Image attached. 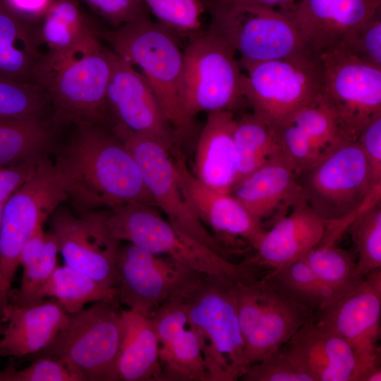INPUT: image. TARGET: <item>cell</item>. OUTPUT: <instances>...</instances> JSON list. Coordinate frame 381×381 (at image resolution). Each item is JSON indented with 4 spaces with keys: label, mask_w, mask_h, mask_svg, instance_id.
Segmentation results:
<instances>
[{
    "label": "cell",
    "mask_w": 381,
    "mask_h": 381,
    "mask_svg": "<svg viewBox=\"0 0 381 381\" xmlns=\"http://www.w3.org/2000/svg\"><path fill=\"white\" fill-rule=\"evenodd\" d=\"M264 275L280 291L314 313L339 296L315 274L303 259Z\"/></svg>",
    "instance_id": "obj_35"
},
{
    "label": "cell",
    "mask_w": 381,
    "mask_h": 381,
    "mask_svg": "<svg viewBox=\"0 0 381 381\" xmlns=\"http://www.w3.org/2000/svg\"><path fill=\"white\" fill-rule=\"evenodd\" d=\"M42 297L52 298L68 314L82 310L88 303H119L116 288L103 285L66 265L55 268L42 291Z\"/></svg>",
    "instance_id": "obj_33"
},
{
    "label": "cell",
    "mask_w": 381,
    "mask_h": 381,
    "mask_svg": "<svg viewBox=\"0 0 381 381\" xmlns=\"http://www.w3.org/2000/svg\"><path fill=\"white\" fill-rule=\"evenodd\" d=\"M92 13L116 28L149 13L144 0H80Z\"/></svg>",
    "instance_id": "obj_44"
},
{
    "label": "cell",
    "mask_w": 381,
    "mask_h": 381,
    "mask_svg": "<svg viewBox=\"0 0 381 381\" xmlns=\"http://www.w3.org/2000/svg\"><path fill=\"white\" fill-rule=\"evenodd\" d=\"M111 72L107 90L109 127L153 138L174 154L176 141L148 82L107 48Z\"/></svg>",
    "instance_id": "obj_17"
},
{
    "label": "cell",
    "mask_w": 381,
    "mask_h": 381,
    "mask_svg": "<svg viewBox=\"0 0 381 381\" xmlns=\"http://www.w3.org/2000/svg\"><path fill=\"white\" fill-rule=\"evenodd\" d=\"M61 143L52 162L57 182L77 213L130 203L157 207L139 167L108 126L80 124Z\"/></svg>",
    "instance_id": "obj_1"
},
{
    "label": "cell",
    "mask_w": 381,
    "mask_h": 381,
    "mask_svg": "<svg viewBox=\"0 0 381 381\" xmlns=\"http://www.w3.org/2000/svg\"><path fill=\"white\" fill-rule=\"evenodd\" d=\"M236 279L238 315L248 367L287 343L314 313L277 289L260 269L244 262Z\"/></svg>",
    "instance_id": "obj_7"
},
{
    "label": "cell",
    "mask_w": 381,
    "mask_h": 381,
    "mask_svg": "<svg viewBox=\"0 0 381 381\" xmlns=\"http://www.w3.org/2000/svg\"><path fill=\"white\" fill-rule=\"evenodd\" d=\"M107 222L112 235L121 242L164 255L190 270L237 278L244 272L243 263L232 262L176 229L153 206L130 203L109 209Z\"/></svg>",
    "instance_id": "obj_9"
},
{
    "label": "cell",
    "mask_w": 381,
    "mask_h": 381,
    "mask_svg": "<svg viewBox=\"0 0 381 381\" xmlns=\"http://www.w3.org/2000/svg\"><path fill=\"white\" fill-rule=\"evenodd\" d=\"M237 279L188 269L171 294L198 336L208 381H235L248 368L238 315Z\"/></svg>",
    "instance_id": "obj_2"
},
{
    "label": "cell",
    "mask_w": 381,
    "mask_h": 381,
    "mask_svg": "<svg viewBox=\"0 0 381 381\" xmlns=\"http://www.w3.org/2000/svg\"><path fill=\"white\" fill-rule=\"evenodd\" d=\"M341 49L381 69V12L362 26Z\"/></svg>",
    "instance_id": "obj_43"
},
{
    "label": "cell",
    "mask_w": 381,
    "mask_h": 381,
    "mask_svg": "<svg viewBox=\"0 0 381 381\" xmlns=\"http://www.w3.org/2000/svg\"><path fill=\"white\" fill-rule=\"evenodd\" d=\"M4 204H0V228H1V217H2V211H3V207Z\"/></svg>",
    "instance_id": "obj_51"
},
{
    "label": "cell",
    "mask_w": 381,
    "mask_h": 381,
    "mask_svg": "<svg viewBox=\"0 0 381 381\" xmlns=\"http://www.w3.org/2000/svg\"><path fill=\"white\" fill-rule=\"evenodd\" d=\"M265 226L274 224L303 199L298 178L279 154L238 181L230 190Z\"/></svg>",
    "instance_id": "obj_23"
},
{
    "label": "cell",
    "mask_w": 381,
    "mask_h": 381,
    "mask_svg": "<svg viewBox=\"0 0 381 381\" xmlns=\"http://www.w3.org/2000/svg\"><path fill=\"white\" fill-rule=\"evenodd\" d=\"M185 199L201 222L218 235L240 237L255 249L266 231L230 193L201 183L187 168L179 151L171 155Z\"/></svg>",
    "instance_id": "obj_20"
},
{
    "label": "cell",
    "mask_w": 381,
    "mask_h": 381,
    "mask_svg": "<svg viewBox=\"0 0 381 381\" xmlns=\"http://www.w3.org/2000/svg\"><path fill=\"white\" fill-rule=\"evenodd\" d=\"M204 3L211 16L209 30L239 52L241 61H267L315 54L294 20L281 10Z\"/></svg>",
    "instance_id": "obj_10"
},
{
    "label": "cell",
    "mask_w": 381,
    "mask_h": 381,
    "mask_svg": "<svg viewBox=\"0 0 381 381\" xmlns=\"http://www.w3.org/2000/svg\"><path fill=\"white\" fill-rule=\"evenodd\" d=\"M112 130L135 160L147 190L157 206L167 215L168 222L176 229L229 259L227 250L208 231L186 202L176 176L171 152L150 137L120 127Z\"/></svg>",
    "instance_id": "obj_14"
},
{
    "label": "cell",
    "mask_w": 381,
    "mask_h": 381,
    "mask_svg": "<svg viewBox=\"0 0 381 381\" xmlns=\"http://www.w3.org/2000/svg\"><path fill=\"white\" fill-rule=\"evenodd\" d=\"M345 231L341 225H329L320 241L301 258L322 282L339 295L360 280L356 276L354 248L345 249L336 245Z\"/></svg>",
    "instance_id": "obj_32"
},
{
    "label": "cell",
    "mask_w": 381,
    "mask_h": 381,
    "mask_svg": "<svg viewBox=\"0 0 381 381\" xmlns=\"http://www.w3.org/2000/svg\"><path fill=\"white\" fill-rule=\"evenodd\" d=\"M159 341L162 381H208L198 336L171 296L151 315Z\"/></svg>",
    "instance_id": "obj_21"
},
{
    "label": "cell",
    "mask_w": 381,
    "mask_h": 381,
    "mask_svg": "<svg viewBox=\"0 0 381 381\" xmlns=\"http://www.w3.org/2000/svg\"><path fill=\"white\" fill-rule=\"evenodd\" d=\"M46 92L35 83H18L0 78V119L50 118Z\"/></svg>",
    "instance_id": "obj_37"
},
{
    "label": "cell",
    "mask_w": 381,
    "mask_h": 381,
    "mask_svg": "<svg viewBox=\"0 0 381 381\" xmlns=\"http://www.w3.org/2000/svg\"><path fill=\"white\" fill-rule=\"evenodd\" d=\"M302 197L329 223L354 219L381 198V182L356 140H342L298 176Z\"/></svg>",
    "instance_id": "obj_5"
},
{
    "label": "cell",
    "mask_w": 381,
    "mask_h": 381,
    "mask_svg": "<svg viewBox=\"0 0 381 381\" xmlns=\"http://www.w3.org/2000/svg\"><path fill=\"white\" fill-rule=\"evenodd\" d=\"M381 268L361 279L314 313L313 320L341 337L356 362L351 381H380Z\"/></svg>",
    "instance_id": "obj_12"
},
{
    "label": "cell",
    "mask_w": 381,
    "mask_h": 381,
    "mask_svg": "<svg viewBox=\"0 0 381 381\" xmlns=\"http://www.w3.org/2000/svg\"><path fill=\"white\" fill-rule=\"evenodd\" d=\"M356 140L370 164L375 179L381 182V113L369 120Z\"/></svg>",
    "instance_id": "obj_45"
},
{
    "label": "cell",
    "mask_w": 381,
    "mask_h": 381,
    "mask_svg": "<svg viewBox=\"0 0 381 381\" xmlns=\"http://www.w3.org/2000/svg\"><path fill=\"white\" fill-rule=\"evenodd\" d=\"M59 131L50 118L0 119V167L49 157Z\"/></svg>",
    "instance_id": "obj_29"
},
{
    "label": "cell",
    "mask_w": 381,
    "mask_h": 381,
    "mask_svg": "<svg viewBox=\"0 0 381 381\" xmlns=\"http://www.w3.org/2000/svg\"><path fill=\"white\" fill-rule=\"evenodd\" d=\"M157 22L181 33H195L201 27L202 0H144Z\"/></svg>",
    "instance_id": "obj_39"
},
{
    "label": "cell",
    "mask_w": 381,
    "mask_h": 381,
    "mask_svg": "<svg viewBox=\"0 0 381 381\" xmlns=\"http://www.w3.org/2000/svg\"><path fill=\"white\" fill-rule=\"evenodd\" d=\"M108 211L99 209L75 214L61 204L49 218L65 264L116 288V258L121 241L108 227Z\"/></svg>",
    "instance_id": "obj_16"
},
{
    "label": "cell",
    "mask_w": 381,
    "mask_h": 381,
    "mask_svg": "<svg viewBox=\"0 0 381 381\" xmlns=\"http://www.w3.org/2000/svg\"><path fill=\"white\" fill-rule=\"evenodd\" d=\"M234 141L237 164L235 185L279 154L275 133L253 113L236 120Z\"/></svg>",
    "instance_id": "obj_34"
},
{
    "label": "cell",
    "mask_w": 381,
    "mask_h": 381,
    "mask_svg": "<svg viewBox=\"0 0 381 381\" xmlns=\"http://www.w3.org/2000/svg\"><path fill=\"white\" fill-rule=\"evenodd\" d=\"M297 363L313 381H351L356 358L349 345L313 318L285 344Z\"/></svg>",
    "instance_id": "obj_25"
},
{
    "label": "cell",
    "mask_w": 381,
    "mask_h": 381,
    "mask_svg": "<svg viewBox=\"0 0 381 381\" xmlns=\"http://www.w3.org/2000/svg\"><path fill=\"white\" fill-rule=\"evenodd\" d=\"M7 303H0V336L2 333V330H3V327H4V318H3V308L4 307V306ZM0 381H2V372H0Z\"/></svg>",
    "instance_id": "obj_50"
},
{
    "label": "cell",
    "mask_w": 381,
    "mask_h": 381,
    "mask_svg": "<svg viewBox=\"0 0 381 381\" xmlns=\"http://www.w3.org/2000/svg\"><path fill=\"white\" fill-rule=\"evenodd\" d=\"M120 303L101 301L69 314L67 324L37 358L63 361L83 381H119L118 360L123 334Z\"/></svg>",
    "instance_id": "obj_6"
},
{
    "label": "cell",
    "mask_w": 381,
    "mask_h": 381,
    "mask_svg": "<svg viewBox=\"0 0 381 381\" xmlns=\"http://www.w3.org/2000/svg\"><path fill=\"white\" fill-rule=\"evenodd\" d=\"M2 381H83V379L63 361L40 358L20 370L7 368L2 372Z\"/></svg>",
    "instance_id": "obj_42"
},
{
    "label": "cell",
    "mask_w": 381,
    "mask_h": 381,
    "mask_svg": "<svg viewBox=\"0 0 381 381\" xmlns=\"http://www.w3.org/2000/svg\"><path fill=\"white\" fill-rule=\"evenodd\" d=\"M37 20L25 18L0 1V78L33 83L42 53Z\"/></svg>",
    "instance_id": "obj_27"
},
{
    "label": "cell",
    "mask_w": 381,
    "mask_h": 381,
    "mask_svg": "<svg viewBox=\"0 0 381 381\" xmlns=\"http://www.w3.org/2000/svg\"><path fill=\"white\" fill-rule=\"evenodd\" d=\"M248 74L243 95L253 114L274 132L322 96L323 66L315 54L284 59L241 61Z\"/></svg>",
    "instance_id": "obj_8"
},
{
    "label": "cell",
    "mask_w": 381,
    "mask_h": 381,
    "mask_svg": "<svg viewBox=\"0 0 381 381\" xmlns=\"http://www.w3.org/2000/svg\"><path fill=\"white\" fill-rule=\"evenodd\" d=\"M119 381H162L159 341L151 317L123 309Z\"/></svg>",
    "instance_id": "obj_28"
},
{
    "label": "cell",
    "mask_w": 381,
    "mask_h": 381,
    "mask_svg": "<svg viewBox=\"0 0 381 381\" xmlns=\"http://www.w3.org/2000/svg\"><path fill=\"white\" fill-rule=\"evenodd\" d=\"M243 381H313L284 344L261 361L250 365Z\"/></svg>",
    "instance_id": "obj_40"
},
{
    "label": "cell",
    "mask_w": 381,
    "mask_h": 381,
    "mask_svg": "<svg viewBox=\"0 0 381 381\" xmlns=\"http://www.w3.org/2000/svg\"><path fill=\"white\" fill-rule=\"evenodd\" d=\"M291 122L322 154L342 140L336 117L322 96L301 108Z\"/></svg>",
    "instance_id": "obj_38"
},
{
    "label": "cell",
    "mask_w": 381,
    "mask_h": 381,
    "mask_svg": "<svg viewBox=\"0 0 381 381\" xmlns=\"http://www.w3.org/2000/svg\"><path fill=\"white\" fill-rule=\"evenodd\" d=\"M68 197L56 181L49 157L3 207L0 228V274L11 284L26 241Z\"/></svg>",
    "instance_id": "obj_15"
},
{
    "label": "cell",
    "mask_w": 381,
    "mask_h": 381,
    "mask_svg": "<svg viewBox=\"0 0 381 381\" xmlns=\"http://www.w3.org/2000/svg\"><path fill=\"white\" fill-rule=\"evenodd\" d=\"M183 54L181 100L190 116L233 111L245 99L236 51L219 35L209 30L195 35Z\"/></svg>",
    "instance_id": "obj_11"
},
{
    "label": "cell",
    "mask_w": 381,
    "mask_h": 381,
    "mask_svg": "<svg viewBox=\"0 0 381 381\" xmlns=\"http://www.w3.org/2000/svg\"><path fill=\"white\" fill-rule=\"evenodd\" d=\"M274 133L279 155L292 167L298 177L322 155L293 122Z\"/></svg>",
    "instance_id": "obj_41"
},
{
    "label": "cell",
    "mask_w": 381,
    "mask_h": 381,
    "mask_svg": "<svg viewBox=\"0 0 381 381\" xmlns=\"http://www.w3.org/2000/svg\"><path fill=\"white\" fill-rule=\"evenodd\" d=\"M99 37L122 60L142 70L176 143L191 139L195 123L182 104L183 54L174 32L147 13L118 27L100 29Z\"/></svg>",
    "instance_id": "obj_4"
},
{
    "label": "cell",
    "mask_w": 381,
    "mask_h": 381,
    "mask_svg": "<svg viewBox=\"0 0 381 381\" xmlns=\"http://www.w3.org/2000/svg\"><path fill=\"white\" fill-rule=\"evenodd\" d=\"M59 253L55 234L52 231L44 232L42 226H38L22 248L21 283L19 289L10 291L9 301L27 306L43 301L42 291L57 267Z\"/></svg>",
    "instance_id": "obj_30"
},
{
    "label": "cell",
    "mask_w": 381,
    "mask_h": 381,
    "mask_svg": "<svg viewBox=\"0 0 381 381\" xmlns=\"http://www.w3.org/2000/svg\"><path fill=\"white\" fill-rule=\"evenodd\" d=\"M18 14L37 20L44 13L54 0H0Z\"/></svg>",
    "instance_id": "obj_47"
},
{
    "label": "cell",
    "mask_w": 381,
    "mask_h": 381,
    "mask_svg": "<svg viewBox=\"0 0 381 381\" xmlns=\"http://www.w3.org/2000/svg\"><path fill=\"white\" fill-rule=\"evenodd\" d=\"M85 8L80 0H54L37 20L43 53L68 49L99 31Z\"/></svg>",
    "instance_id": "obj_31"
},
{
    "label": "cell",
    "mask_w": 381,
    "mask_h": 381,
    "mask_svg": "<svg viewBox=\"0 0 381 381\" xmlns=\"http://www.w3.org/2000/svg\"><path fill=\"white\" fill-rule=\"evenodd\" d=\"M205 2L226 6L277 8L289 14L296 0H205Z\"/></svg>",
    "instance_id": "obj_48"
},
{
    "label": "cell",
    "mask_w": 381,
    "mask_h": 381,
    "mask_svg": "<svg viewBox=\"0 0 381 381\" xmlns=\"http://www.w3.org/2000/svg\"><path fill=\"white\" fill-rule=\"evenodd\" d=\"M0 355L21 357L45 348L67 324L69 314L55 301L20 306L9 301L3 308Z\"/></svg>",
    "instance_id": "obj_24"
},
{
    "label": "cell",
    "mask_w": 381,
    "mask_h": 381,
    "mask_svg": "<svg viewBox=\"0 0 381 381\" xmlns=\"http://www.w3.org/2000/svg\"><path fill=\"white\" fill-rule=\"evenodd\" d=\"M11 284L0 274V303H6L9 301Z\"/></svg>",
    "instance_id": "obj_49"
},
{
    "label": "cell",
    "mask_w": 381,
    "mask_h": 381,
    "mask_svg": "<svg viewBox=\"0 0 381 381\" xmlns=\"http://www.w3.org/2000/svg\"><path fill=\"white\" fill-rule=\"evenodd\" d=\"M329 223L301 199L282 219L266 230L246 260L263 270L284 267L303 258L322 239Z\"/></svg>",
    "instance_id": "obj_22"
},
{
    "label": "cell",
    "mask_w": 381,
    "mask_h": 381,
    "mask_svg": "<svg viewBox=\"0 0 381 381\" xmlns=\"http://www.w3.org/2000/svg\"><path fill=\"white\" fill-rule=\"evenodd\" d=\"M381 0H298L290 12L310 49H342L377 13Z\"/></svg>",
    "instance_id": "obj_19"
},
{
    "label": "cell",
    "mask_w": 381,
    "mask_h": 381,
    "mask_svg": "<svg viewBox=\"0 0 381 381\" xmlns=\"http://www.w3.org/2000/svg\"><path fill=\"white\" fill-rule=\"evenodd\" d=\"M188 269L169 257L121 242L116 258L118 300L128 309L151 317Z\"/></svg>",
    "instance_id": "obj_18"
},
{
    "label": "cell",
    "mask_w": 381,
    "mask_h": 381,
    "mask_svg": "<svg viewBox=\"0 0 381 381\" xmlns=\"http://www.w3.org/2000/svg\"><path fill=\"white\" fill-rule=\"evenodd\" d=\"M320 58L322 99L336 117L342 140H355L369 120L381 113V69L341 49Z\"/></svg>",
    "instance_id": "obj_13"
},
{
    "label": "cell",
    "mask_w": 381,
    "mask_h": 381,
    "mask_svg": "<svg viewBox=\"0 0 381 381\" xmlns=\"http://www.w3.org/2000/svg\"><path fill=\"white\" fill-rule=\"evenodd\" d=\"M236 120L233 111L208 113L196 144L194 176L221 192L230 193L236 182Z\"/></svg>",
    "instance_id": "obj_26"
},
{
    "label": "cell",
    "mask_w": 381,
    "mask_h": 381,
    "mask_svg": "<svg viewBox=\"0 0 381 381\" xmlns=\"http://www.w3.org/2000/svg\"><path fill=\"white\" fill-rule=\"evenodd\" d=\"M356 254V276L361 279L381 268V202L377 200L363 208L350 224Z\"/></svg>",
    "instance_id": "obj_36"
},
{
    "label": "cell",
    "mask_w": 381,
    "mask_h": 381,
    "mask_svg": "<svg viewBox=\"0 0 381 381\" xmlns=\"http://www.w3.org/2000/svg\"><path fill=\"white\" fill-rule=\"evenodd\" d=\"M45 157L0 167V204H4L16 190L32 176L39 164Z\"/></svg>",
    "instance_id": "obj_46"
},
{
    "label": "cell",
    "mask_w": 381,
    "mask_h": 381,
    "mask_svg": "<svg viewBox=\"0 0 381 381\" xmlns=\"http://www.w3.org/2000/svg\"><path fill=\"white\" fill-rule=\"evenodd\" d=\"M99 31L68 49L42 54L33 83L47 94L51 120L58 128L80 124L109 126L107 90L111 66Z\"/></svg>",
    "instance_id": "obj_3"
}]
</instances>
